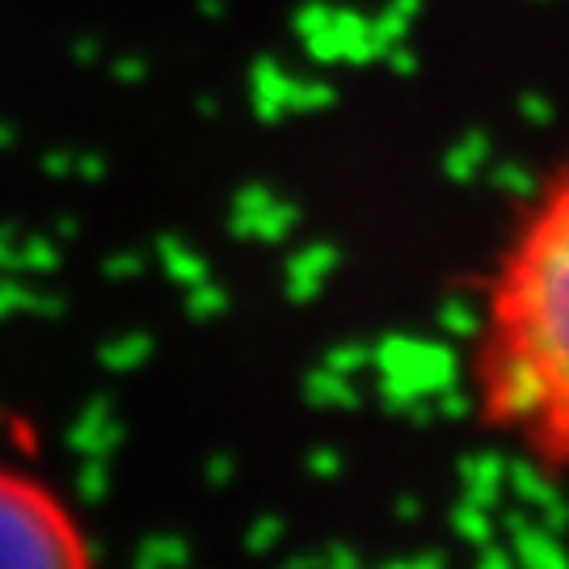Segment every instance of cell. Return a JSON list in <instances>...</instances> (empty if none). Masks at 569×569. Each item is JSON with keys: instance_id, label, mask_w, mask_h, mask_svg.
Masks as SVG:
<instances>
[{"instance_id": "6da1fadb", "label": "cell", "mask_w": 569, "mask_h": 569, "mask_svg": "<svg viewBox=\"0 0 569 569\" xmlns=\"http://www.w3.org/2000/svg\"><path fill=\"white\" fill-rule=\"evenodd\" d=\"M468 392L489 435L569 477V161L493 262L468 346Z\"/></svg>"}, {"instance_id": "7a4b0ae2", "label": "cell", "mask_w": 569, "mask_h": 569, "mask_svg": "<svg viewBox=\"0 0 569 569\" xmlns=\"http://www.w3.org/2000/svg\"><path fill=\"white\" fill-rule=\"evenodd\" d=\"M93 540L56 486L0 460V569H84Z\"/></svg>"}]
</instances>
